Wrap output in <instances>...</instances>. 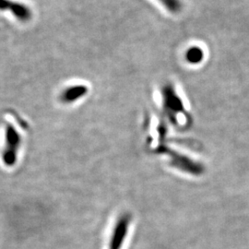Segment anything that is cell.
I'll use <instances>...</instances> for the list:
<instances>
[{"label":"cell","mask_w":249,"mask_h":249,"mask_svg":"<svg viewBox=\"0 0 249 249\" xmlns=\"http://www.w3.org/2000/svg\"><path fill=\"white\" fill-rule=\"evenodd\" d=\"M130 221L131 217L129 214H123L121 215V217H119L114 228L113 234L111 236L109 249H121L123 247L125 236L128 231V227L130 225Z\"/></svg>","instance_id":"2"},{"label":"cell","mask_w":249,"mask_h":249,"mask_svg":"<svg viewBox=\"0 0 249 249\" xmlns=\"http://www.w3.org/2000/svg\"><path fill=\"white\" fill-rule=\"evenodd\" d=\"M163 108L170 118H175L176 116L184 111V105L180 97L172 86H165L162 90Z\"/></svg>","instance_id":"1"},{"label":"cell","mask_w":249,"mask_h":249,"mask_svg":"<svg viewBox=\"0 0 249 249\" xmlns=\"http://www.w3.org/2000/svg\"><path fill=\"white\" fill-rule=\"evenodd\" d=\"M203 57H204L203 50L198 46H192L188 48L185 53V58L187 63L192 65H196L202 62Z\"/></svg>","instance_id":"5"},{"label":"cell","mask_w":249,"mask_h":249,"mask_svg":"<svg viewBox=\"0 0 249 249\" xmlns=\"http://www.w3.org/2000/svg\"><path fill=\"white\" fill-rule=\"evenodd\" d=\"M89 92L87 86L83 84H74L66 87L59 94V100L65 105L74 104L85 97Z\"/></svg>","instance_id":"4"},{"label":"cell","mask_w":249,"mask_h":249,"mask_svg":"<svg viewBox=\"0 0 249 249\" xmlns=\"http://www.w3.org/2000/svg\"><path fill=\"white\" fill-rule=\"evenodd\" d=\"M6 152L4 154V159L9 165H12L16 160V152L18 151V146L20 144V139L18 132L13 128V126L8 125L7 134H6Z\"/></svg>","instance_id":"3"},{"label":"cell","mask_w":249,"mask_h":249,"mask_svg":"<svg viewBox=\"0 0 249 249\" xmlns=\"http://www.w3.org/2000/svg\"><path fill=\"white\" fill-rule=\"evenodd\" d=\"M157 1L172 14H178L183 9V4L181 0H157Z\"/></svg>","instance_id":"6"}]
</instances>
